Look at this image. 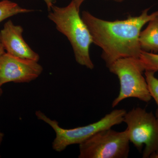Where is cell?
I'll list each match as a JSON object with an SVG mask.
<instances>
[{"label": "cell", "mask_w": 158, "mask_h": 158, "mask_svg": "<svg viewBox=\"0 0 158 158\" xmlns=\"http://www.w3.org/2000/svg\"><path fill=\"white\" fill-rule=\"evenodd\" d=\"M149 8L138 16L123 20H105L89 11L82 12L81 18L90 31L93 43L102 49V58L109 67L123 58L139 59L141 50L139 36L142 28L158 15V11L149 14Z\"/></svg>", "instance_id": "obj_1"}, {"label": "cell", "mask_w": 158, "mask_h": 158, "mask_svg": "<svg viewBox=\"0 0 158 158\" xmlns=\"http://www.w3.org/2000/svg\"><path fill=\"white\" fill-rule=\"evenodd\" d=\"M79 12L80 10L72 1L65 7L53 5L48 17L56 25L57 30L67 37L76 62L80 65L92 69L94 64L90 59L89 50L93 40Z\"/></svg>", "instance_id": "obj_2"}, {"label": "cell", "mask_w": 158, "mask_h": 158, "mask_svg": "<svg viewBox=\"0 0 158 158\" xmlns=\"http://www.w3.org/2000/svg\"><path fill=\"white\" fill-rule=\"evenodd\" d=\"M126 113L124 109L113 110L96 122L69 129L61 127L58 121L49 118L40 110L35 112V115L54 130L56 138L52 143V147L55 151L60 152L71 145L81 144L99 131L121 124Z\"/></svg>", "instance_id": "obj_3"}, {"label": "cell", "mask_w": 158, "mask_h": 158, "mask_svg": "<svg viewBox=\"0 0 158 158\" xmlns=\"http://www.w3.org/2000/svg\"><path fill=\"white\" fill-rule=\"evenodd\" d=\"M110 72L117 76L120 83V90L112 103L115 107L125 99L134 98L148 102L152 99L146 79L145 71L139 59L123 58L116 60L108 67Z\"/></svg>", "instance_id": "obj_4"}, {"label": "cell", "mask_w": 158, "mask_h": 158, "mask_svg": "<svg viewBox=\"0 0 158 158\" xmlns=\"http://www.w3.org/2000/svg\"><path fill=\"white\" fill-rule=\"evenodd\" d=\"M123 122L127 125L130 141L141 152L142 157L158 158V118L152 112L139 107L127 112Z\"/></svg>", "instance_id": "obj_5"}, {"label": "cell", "mask_w": 158, "mask_h": 158, "mask_svg": "<svg viewBox=\"0 0 158 158\" xmlns=\"http://www.w3.org/2000/svg\"><path fill=\"white\" fill-rule=\"evenodd\" d=\"M127 129L99 131L79 144V158H127L130 152Z\"/></svg>", "instance_id": "obj_6"}, {"label": "cell", "mask_w": 158, "mask_h": 158, "mask_svg": "<svg viewBox=\"0 0 158 158\" xmlns=\"http://www.w3.org/2000/svg\"><path fill=\"white\" fill-rule=\"evenodd\" d=\"M43 68L38 62L5 52L0 56V88L6 83H28L39 77Z\"/></svg>", "instance_id": "obj_7"}, {"label": "cell", "mask_w": 158, "mask_h": 158, "mask_svg": "<svg viewBox=\"0 0 158 158\" xmlns=\"http://www.w3.org/2000/svg\"><path fill=\"white\" fill-rule=\"evenodd\" d=\"M23 29L11 20L5 23L0 31V39L6 52L14 56L38 62L40 56L27 44L23 37Z\"/></svg>", "instance_id": "obj_8"}, {"label": "cell", "mask_w": 158, "mask_h": 158, "mask_svg": "<svg viewBox=\"0 0 158 158\" xmlns=\"http://www.w3.org/2000/svg\"><path fill=\"white\" fill-rule=\"evenodd\" d=\"M139 41L141 51L158 53V15L149 21L147 27L141 31Z\"/></svg>", "instance_id": "obj_9"}, {"label": "cell", "mask_w": 158, "mask_h": 158, "mask_svg": "<svg viewBox=\"0 0 158 158\" xmlns=\"http://www.w3.org/2000/svg\"><path fill=\"white\" fill-rule=\"evenodd\" d=\"M33 11L31 9L22 8L17 3L9 0H3L0 2V23L11 16Z\"/></svg>", "instance_id": "obj_10"}, {"label": "cell", "mask_w": 158, "mask_h": 158, "mask_svg": "<svg viewBox=\"0 0 158 158\" xmlns=\"http://www.w3.org/2000/svg\"><path fill=\"white\" fill-rule=\"evenodd\" d=\"M139 59L145 71H158V54L142 51Z\"/></svg>", "instance_id": "obj_11"}, {"label": "cell", "mask_w": 158, "mask_h": 158, "mask_svg": "<svg viewBox=\"0 0 158 158\" xmlns=\"http://www.w3.org/2000/svg\"><path fill=\"white\" fill-rule=\"evenodd\" d=\"M144 72L150 93L157 106L155 115L158 118V79L155 75L156 73L155 72L148 70H145Z\"/></svg>", "instance_id": "obj_12"}, {"label": "cell", "mask_w": 158, "mask_h": 158, "mask_svg": "<svg viewBox=\"0 0 158 158\" xmlns=\"http://www.w3.org/2000/svg\"><path fill=\"white\" fill-rule=\"evenodd\" d=\"M5 52H6V51L3 47L2 44V42L1 41V39H0V56ZM2 88H0V97L2 96Z\"/></svg>", "instance_id": "obj_13"}, {"label": "cell", "mask_w": 158, "mask_h": 158, "mask_svg": "<svg viewBox=\"0 0 158 158\" xmlns=\"http://www.w3.org/2000/svg\"><path fill=\"white\" fill-rule=\"evenodd\" d=\"M73 1L75 4L77 9L80 10V8L81 6L83 3L85 1V0H72Z\"/></svg>", "instance_id": "obj_14"}, {"label": "cell", "mask_w": 158, "mask_h": 158, "mask_svg": "<svg viewBox=\"0 0 158 158\" xmlns=\"http://www.w3.org/2000/svg\"><path fill=\"white\" fill-rule=\"evenodd\" d=\"M44 1L46 4L49 11H50L51 9V7L54 5L53 0H44Z\"/></svg>", "instance_id": "obj_15"}, {"label": "cell", "mask_w": 158, "mask_h": 158, "mask_svg": "<svg viewBox=\"0 0 158 158\" xmlns=\"http://www.w3.org/2000/svg\"><path fill=\"white\" fill-rule=\"evenodd\" d=\"M4 137V134L1 131H0V146H1L2 142ZM0 157H1V155H0Z\"/></svg>", "instance_id": "obj_16"}, {"label": "cell", "mask_w": 158, "mask_h": 158, "mask_svg": "<svg viewBox=\"0 0 158 158\" xmlns=\"http://www.w3.org/2000/svg\"><path fill=\"white\" fill-rule=\"evenodd\" d=\"M106 1H113V2H121L125 0H106Z\"/></svg>", "instance_id": "obj_17"}]
</instances>
